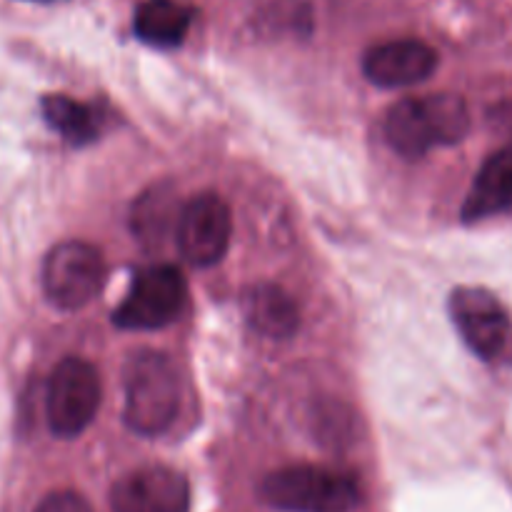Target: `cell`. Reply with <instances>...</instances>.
Returning a JSON list of instances; mask_svg holds the SVG:
<instances>
[{
	"label": "cell",
	"instance_id": "cell-6",
	"mask_svg": "<svg viewBox=\"0 0 512 512\" xmlns=\"http://www.w3.org/2000/svg\"><path fill=\"white\" fill-rule=\"evenodd\" d=\"M45 298L60 310H80L105 283V260L98 248L80 240H65L50 248L43 260Z\"/></svg>",
	"mask_w": 512,
	"mask_h": 512
},
{
	"label": "cell",
	"instance_id": "cell-15",
	"mask_svg": "<svg viewBox=\"0 0 512 512\" xmlns=\"http://www.w3.org/2000/svg\"><path fill=\"white\" fill-rule=\"evenodd\" d=\"M180 210L173 190L168 185H155L153 190L140 195L133 208L135 238H140L143 243H163L165 233L170 228H178Z\"/></svg>",
	"mask_w": 512,
	"mask_h": 512
},
{
	"label": "cell",
	"instance_id": "cell-1",
	"mask_svg": "<svg viewBox=\"0 0 512 512\" xmlns=\"http://www.w3.org/2000/svg\"><path fill=\"white\" fill-rule=\"evenodd\" d=\"M468 130V103L455 93L405 98L385 115V138L390 148L408 160L425 158L430 150L460 143Z\"/></svg>",
	"mask_w": 512,
	"mask_h": 512
},
{
	"label": "cell",
	"instance_id": "cell-14",
	"mask_svg": "<svg viewBox=\"0 0 512 512\" xmlns=\"http://www.w3.org/2000/svg\"><path fill=\"white\" fill-rule=\"evenodd\" d=\"M40 110H43V118L65 143L75 145V148H83V145L93 143L100 135V123H103V115L98 113V108L93 105H85L80 100L68 98V95H45L40 100Z\"/></svg>",
	"mask_w": 512,
	"mask_h": 512
},
{
	"label": "cell",
	"instance_id": "cell-2",
	"mask_svg": "<svg viewBox=\"0 0 512 512\" xmlns=\"http://www.w3.org/2000/svg\"><path fill=\"white\" fill-rule=\"evenodd\" d=\"M123 388V418L133 433L160 435L173 425L180 405V383L168 355L158 350L130 355L123 370Z\"/></svg>",
	"mask_w": 512,
	"mask_h": 512
},
{
	"label": "cell",
	"instance_id": "cell-5",
	"mask_svg": "<svg viewBox=\"0 0 512 512\" xmlns=\"http://www.w3.org/2000/svg\"><path fill=\"white\" fill-rule=\"evenodd\" d=\"M100 408L98 370L80 358L55 365L45 393V415L55 438H78Z\"/></svg>",
	"mask_w": 512,
	"mask_h": 512
},
{
	"label": "cell",
	"instance_id": "cell-8",
	"mask_svg": "<svg viewBox=\"0 0 512 512\" xmlns=\"http://www.w3.org/2000/svg\"><path fill=\"white\" fill-rule=\"evenodd\" d=\"M233 235V215L228 203L215 193H200L183 205L175 243L185 263L210 268L220 263Z\"/></svg>",
	"mask_w": 512,
	"mask_h": 512
},
{
	"label": "cell",
	"instance_id": "cell-11",
	"mask_svg": "<svg viewBox=\"0 0 512 512\" xmlns=\"http://www.w3.org/2000/svg\"><path fill=\"white\" fill-rule=\"evenodd\" d=\"M505 213H512V145L485 160L460 210L465 223H480Z\"/></svg>",
	"mask_w": 512,
	"mask_h": 512
},
{
	"label": "cell",
	"instance_id": "cell-16",
	"mask_svg": "<svg viewBox=\"0 0 512 512\" xmlns=\"http://www.w3.org/2000/svg\"><path fill=\"white\" fill-rule=\"evenodd\" d=\"M35 512H93V508L83 495L73 493V490H58V493H50Z\"/></svg>",
	"mask_w": 512,
	"mask_h": 512
},
{
	"label": "cell",
	"instance_id": "cell-4",
	"mask_svg": "<svg viewBox=\"0 0 512 512\" xmlns=\"http://www.w3.org/2000/svg\"><path fill=\"white\" fill-rule=\"evenodd\" d=\"M188 303V283L173 265H150L133 278L115 308L113 323L123 330H158L175 323Z\"/></svg>",
	"mask_w": 512,
	"mask_h": 512
},
{
	"label": "cell",
	"instance_id": "cell-10",
	"mask_svg": "<svg viewBox=\"0 0 512 512\" xmlns=\"http://www.w3.org/2000/svg\"><path fill=\"white\" fill-rule=\"evenodd\" d=\"M438 53L423 40L403 38L373 45L363 58V73L378 88H408L433 75Z\"/></svg>",
	"mask_w": 512,
	"mask_h": 512
},
{
	"label": "cell",
	"instance_id": "cell-3",
	"mask_svg": "<svg viewBox=\"0 0 512 512\" xmlns=\"http://www.w3.org/2000/svg\"><path fill=\"white\" fill-rule=\"evenodd\" d=\"M268 505L283 512H353L360 488L350 475L320 465H290L275 470L260 485Z\"/></svg>",
	"mask_w": 512,
	"mask_h": 512
},
{
	"label": "cell",
	"instance_id": "cell-12",
	"mask_svg": "<svg viewBox=\"0 0 512 512\" xmlns=\"http://www.w3.org/2000/svg\"><path fill=\"white\" fill-rule=\"evenodd\" d=\"M243 315L250 328L265 338H290L300 328L298 303L288 290L273 283L250 285L243 293Z\"/></svg>",
	"mask_w": 512,
	"mask_h": 512
},
{
	"label": "cell",
	"instance_id": "cell-9",
	"mask_svg": "<svg viewBox=\"0 0 512 512\" xmlns=\"http://www.w3.org/2000/svg\"><path fill=\"white\" fill-rule=\"evenodd\" d=\"M188 503V480L165 465L133 470L110 490L113 512H185Z\"/></svg>",
	"mask_w": 512,
	"mask_h": 512
},
{
	"label": "cell",
	"instance_id": "cell-13",
	"mask_svg": "<svg viewBox=\"0 0 512 512\" xmlns=\"http://www.w3.org/2000/svg\"><path fill=\"white\" fill-rule=\"evenodd\" d=\"M193 10L180 0H143L135 10V35L153 48H175L185 40Z\"/></svg>",
	"mask_w": 512,
	"mask_h": 512
},
{
	"label": "cell",
	"instance_id": "cell-7",
	"mask_svg": "<svg viewBox=\"0 0 512 512\" xmlns=\"http://www.w3.org/2000/svg\"><path fill=\"white\" fill-rule=\"evenodd\" d=\"M450 318L460 338L480 360L495 363L505 355L512 340L508 310L485 288H455L448 300Z\"/></svg>",
	"mask_w": 512,
	"mask_h": 512
},
{
	"label": "cell",
	"instance_id": "cell-17",
	"mask_svg": "<svg viewBox=\"0 0 512 512\" xmlns=\"http://www.w3.org/2000/svg\"><path fill=\"white\" fill-rule=\"evenodd\" d=\"M33 3H58V0H33Z\"/></svg>",
	"mask_w": 512,
	"mask_h": 512
}]
</instances>
